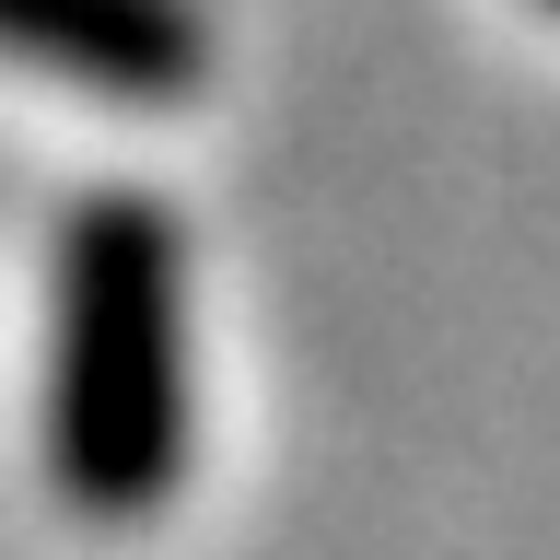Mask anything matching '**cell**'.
Instances as JSON below:
<instances>
[{
  "mask_svg": "<svg viewBox=\"0 0 560 560\" xmlns=\"http://www.w3.org/2000/svg\"><path fill=\"white\" fill-rule=\"evenodd\" d=\"M187 234L164 199L105 187L59 222L47 280V490L82 525H152L187 479Z\"/></svg>",
  "mask_w": 560,
  "mask_h": 560,
  "instance_id": "1",
  "label": "cell"
},
{
  "mask_svg": "<svg viewBox=\"0 0 560 560\" xmlns=\"http://www.w3.org/2000/svg\"><path fill=\"white\" fill-rule=\"evenodd\" d=\"M0 59L94 105H175L210 82L199 0H0Z\"/></svg>",
  "mask_w": 560,
  "mask_h": 560,
  "instance_id": "2",
  "label": "cell"
},
{
  "mask_svg": "<svg viewBox=\"0 0 560 560\" xmlns=\"http://www.w3.org/2000/svg\"><path fill=\"white\" fill-rule=\"evenodd\" d=\"M549 12H560V0H549Z\"/></svg>",
  "mask_w": 560,
  "mask_h": 560,
  "instance_id": "3",
  "label": "cell"
}]
</instances>
